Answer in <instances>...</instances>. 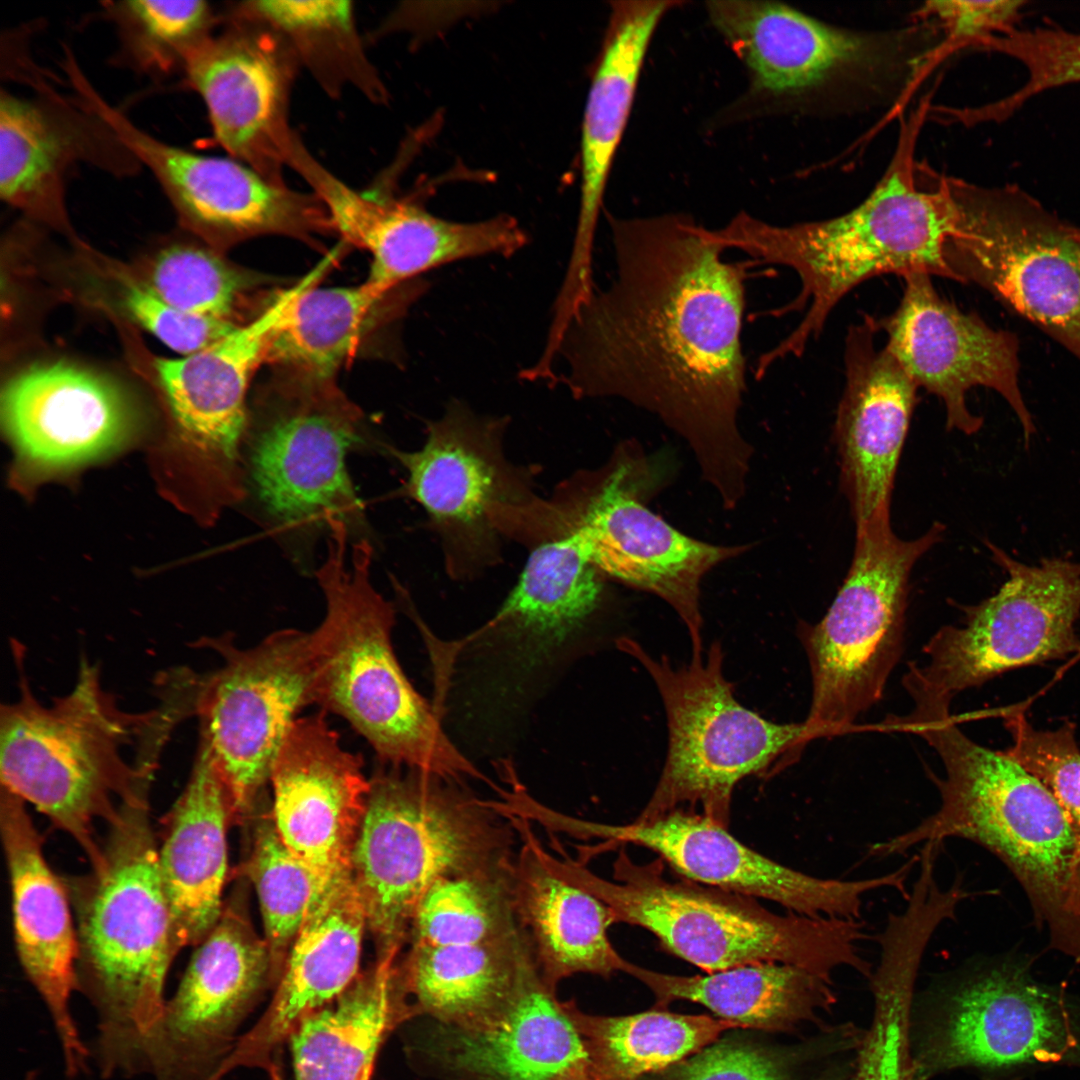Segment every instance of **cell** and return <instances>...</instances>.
Returning <instances> with one entry per match:
<instances>
[{
    "label": "cell",
    "instance_id": "obj_1",
    "mask_svg": "<svg viewBox=\"0 0 1080 1080\" xmlns=\"http://www.w3.org/2000/svg\"><path fill=\"white\" fill-rule=\"evenodd\" d=\"M616 275L594 292L561 348L576 398L617 397L658 416L692 448L726 507L744 497L752 447L741 330L754 262L684 215L609 217Z\"/></svg>",
    "mask_w": 1080,
    "mask_h": 1080
},
{
    "label": "cell",
    "instance_id": "obj_2",
    "mask_svg": "<svg viewBox=\"0 0 1080 1080\" xmlns=\"http://www.w3.org/2000/svg\"><path fill=\"white\" fill-rule=\"evenodd\" d=\"M924 116L918 110L902 121L886 172L864 201L848 212L786 226L741 212L714 230L726 249L741 250L758 264L789 267L799 276L800 292L775 315L801 311L809 303L796 328L758 358L757 379L776 361L801 357L838 302L870 278L925 272L955 281L943 249L957 218V178L915 160Z\"/></svg>",
    "mask_w": 1080,
    "mask_h": 1080
},
{
    "label": "cell",
    "instance_id": "obj_3",
    "mask_svg": "<svg viewBox=\"0 0 1080 1080\" xmlns=\"http://www.w3.org/2000/svg\"><path fill=\"white\" fill-rule=\"evenodd\" d=\"M950 701L920 697L896 718L938 754L944 777L934 776L939 808L909 830L869 847V856L900 855L948 838L986 848L1013 872L1053 948L1080 964V842L1049 790L1004 751L966 736L950 715Z\"/></svg>",
    "mask_w": 1080,
    "mask_h": 1080
},
{
    "label": "cell",
    "instance_id": "obj_4",
    "mask_svg": "<svg viewBox=\"0 0 1080 1080\" xmlns=\"http://www.w3.org/2000/svg\"><path fill=\"white\" fill-rule=\"evenodd\" d=\"M103 860L67 886L76 911L78 992L91 1005V1061L102 1078L143 1074L177 952L148 800L123 803L108 824Z\"/></svg>",
    "mask_w": 1080,
    "mask_h": 1080
},
{
    "label": "cell",
    "instance_id": "obj_5",
    "mask_svg": "<svg viewBox=\"0 0 1080 1080\" xmlns=\"http://www.w3.org/2000/svg\"><path fill=\"white\" fill-rule=\"evenodd\" d=\"M329 530L327 557L316 571L326 613L309 632L315 704L344 718L384 765L492 785L449 740L402 670L391 640L395 608L371 583L372 546L355 543L348 566V527L334 521Z\"/></svg>",
    "mask_w": 1080,
    "mask_h": 1080
},
{
    "label": "cell",
    "instance_id": "obj_6",
    "mask_svg": "<svg viewBox=\"0 0 1080 1080\" xmlns=\"http://www.w3.org/2000/svg\"><path fill=\"white\" fill-rule=\"evenodd\" d=\"M19 698L0 711L1 787L32 804L85 852L91 867L103 859L96 821L119 815L120 803L148 799L155 759L134 765L123 755L133 736L149 730L162 711L122 710L102 687L99 670L82 660L72 690L42 704L24 673L23 648L15 642Z\"/></svg>",
    "mask_w": 1080,
    "mask_h": 1080
},
{
    "label": "cell",
    "instance_id": "obj_7",
    "mask_svg": "<svg viewBox=\"0 0 1080 1080\" xmlns=\"http://www.w3.org/2000/svg\"><path fill=\"white\" fill-rule=\"evenodd\" d=\"M555 848L559 857L537 850L552 873L607 904L617 922L648 930L666 950L707 973L776 962L831 983L840 967L872 974L860 946L870 937L860 919L776 914L749 896L685 878L671 881L662 859L639 864L625 850L614 861L610 881L568 857L559 844Z\"/></svg>",
    "mask_w": 1080,
    "mask_h": 1080
},
{
    "label": "cell",
    "instance_id": "obj_8",
    "mask_svg": "<svg viewBox=\"0 0 1080 1080\" xmlns=\"http://www.w3.org/2000/svg\"><path fill=\"white\" fill-rule=\"evenodd\" d=\"M388 767L370 779L351 855V872L381 956L398 953L431 884L511 861L517 833L463 783Z\"/></svg>",
    "mask_w": 1080,
    "mask_h": 1080
},
{
    "label": "cell",
    "instance_id": "obj_9",
    "mask_svg": "<svg viewBox=\"0 0 1080 1080\" xmlns=\"http://www.w3.org/2000/svg\"><path fill=\"white\" fill-rule=\"evenodd\" d=\"M706 11L750 74L754 91L810 107L877 100L934 62L923 23L887 32L834 26L773 1L712 0Z\"/></svg>",
    "mask_w": 1080,
    "mask_h": 1080
},
{
    "label": "cell",
    "instance_id": "obj_10",
    "mask_svg": "<svg viewBox=\"0 0 1080 1080\" xmlns=\"http://www.w3.org/2000/svg\"><path fill=\"white\" fill-rule=\"evenodd\" d=\"M618 647L637 659L660 692L669 741L662 773L637 821H647L684 805L728 827L734 787L752 775L791 764L811 740L805 722L779 724L741 705L722 671V648L673 667L654 659L637 642Z\"/></svg>",
    "mask_w": 1080,
    "mask_h": 1080
},
{
    "label": "cell",
    "instance_id": "obj_11",
    "mask_svg": "<svg viewBox=\"0 0 1080 1080\" xmlns=\"http://www.w3.org/2000/svg\"><path fill=\"white\" fill-rule=\"evenodd\" d=\"M903 540L891 525L856 529L846 578L825 616L801 626L812 676L810 739L838 735L882 697L904 644L913 566L944 532Z\"/></svg>",
    "mask_w": 1080,
    "mask_h": 1080
},
{
    "label": "cell",
    "instance_id": "obj_12",
    "mask_svg": "<svg viewBox=\"0 0 1080 1080\" xmlns=\"http://www.w3.org/2000/svg\"><path fill=\"white\" fill-rule=\"evenodd\" d=\"M945 242L955 281L975 284L1080 361V226L1016 185L957 181Z\"/></svg>",
    "mask_w": 1080,
    "mask_h": 1080
},
{
    "label": "cell",
    "instance_id": "obj_13",
    "mask_svg": "<svg viewBox=\"0 0 1080 1080\" xmlns=\"http://www.w3.org/2000/svg\"><path fill=\"white\" fill-rule=\"evenodd\" d=\"M506 425L503 417L478 416L453 401L429 423L419 450L387 446L407 472L405 493L439 534L452 576L495 564L504 533L554 521L555 510L533 494L529 471L506 458Z\"/></svg>",
    "mask_w": 1080,
    "mask_h": 1080
},
{
    "label": "cell",
    "instance_id": "obj_14",
    "mask_svg": "<svg viewBox=\"0 0 1080 1080\" xmlns=\"http://www.w3.org/2000/svg\"><path fill=\"white\" fill-rule=\"evenodd\" d=\"M362 413L332 380L291 376L250 410L247 488L280 528L309 533L331 522L364 523L346 468Z\"/></svg>",
    "mask_w": 1080,
    "mask_h": 1080
},
{
    "label": "cell",
    "instance_id": "obj_15",
    "mask_svg": "<svg viewBox=\"0 0 1080 1080\" xmlns=\"http://www.w3.org/2000/svg\"><path fill=\"white\" fill-rule=\"evenodd\" d=\"M222 665L202 677L196 714L231 800L233 817L251 810L269 783L273 763L299 718L315 704L309 632L283 629L241 649L232 634L195 644Z\"/></svg>",
    "mask_w": 1080,
    "mask_h": 1080
},
{
    "label": "cell",
    "instance_id": "obj_16",
    "mask_svg": "<svg viewBox=\"0 0 1080 1080\" xmlns=\"http://www.w3.org/2000/svg\"><path fill=\"white\" fill-rule=\"evenodd\" d=\"M988 547L1007 580L963 608V626L939 629L924 647L928 662L911 663L905 675L936 696L952 700L1006 671L1080 652V563L1053 557L1029 565Z\"/></svg>",
    "mask_w": 1080,
    "mask_h": 1080
},
{
    "label": "cell",
    "instance_id": "obj_17",
    "mask_svg": "<svg viewBox=\"0 0 1080 1080\" xmlns=\"http://www.w3.org/2000/svg\"><path fill=\"white\" fill-rule=\"evenodd\" d=\"M557 828L579 839L645 847L685 879L770 900L788 912L814 918L860 919L864 895L883 888L901 895L908 891L910 869L905 864L866 879L814 877L751 849L708 816L682 808L622 825L562 815Z\"/></svg>",
    "mask_w": 1080,
    "mask_h": 1080
},
{
    "label": "cell",
    "instance_id": "obj_18",
    "mask_svg": "<svg viewBox=\"0 0 1080 1080\" xmlns=\"http://www.w3.org/2000/svg\"><path fill=\"white\" fill-rule=\"evenodd\" d=\"M188 57V86L202 98L215 141L230 157L285 185L283 170L296 136L289 105L299 62L264 22L232 6Z\"/></svg>",
    "mask_w": 1080,
    "mask_h": 1080
},
{
    "label": "cell",
    "instance_id": "obj_19",
    "mask_svg": "<svg viewBox=\"0 0 1080 1080\" xmlns=\"http://www.w3.org/2000/svg\"><path fill=\"white\" fill-rule=\"evenodd\" d=\"M331 267L329 259H321L252 320L204 349L154 361L176 423L198 452L219 504L237 502L247 492V395L254 373L265 363L272 333L292 302L318 285Z\"/></svg>",
    "mask_w": 1080,
    "mask_h": 1080
},
{
    "label": "cell",
    "instance_id": "obj_20",
    "mask_svg": "<svg viewBox=\"0 0 1080 1080\" xmlns=\"http://www.w3.org/2000/svg\"><path fill=\"white\" fill-rule=\"evenodd\" d=\"M276 970L265 940L233 909L198 943L144 1047L153 1080H216L238 1028Z\"/></svg>",
    "mask_w": 1080,
    "mask_h": 1080
},
{
    "label": "cell",
    "instance_id": "obj_21",
    "mask_svg": "<svg viewBox=\"0 0 1080 1080\" xmlns=\"http://www.w3.org/2000/svg\"><path fill=\"white\" fill-rule=\"evenodd\" d=\"M902 278L901 301L893 313L877 319L879 331L917 387L942 400L947 428L967 435L980 430L983 419L969 410L966 395L981 386L1009 404L1025 443L1030 442L1036 428L1020 387L1017 336L942 297L930 274L912 272Z\"/></svg>",
    "mask_w": 1080,
    "mask_h": 1080
},
{
    "label": "cell",
    "instance_id": "obj_22",
    "mask_svg": "<svg viewBox=\"0 0 1080 1080\" xmlns=\"http://www.w3.org/2000/svg\"><path fill=\"white\" fill-rule=\"evenodd\" d=\"M912 1059L913 1080L959 1067L1059 1061L1077 1046L1062 1003L1021 971L998 966L950 979Z\"/></svg>",
    "mask_w": 1080,
    "mask_h": 1080
},
{
    "label": "cell",
    "instance_id": "obj_23",
    "mask_svg": "<svg viewBox=\"0 0 1080 1080\" xmlns=\"http://www.w3.org/2000/svg\"><path fill=\"white\" fill-rule=\"evenodd\" d=\"M641 463L619 455L577 514L566 523L598 571L666 601L702 654L700 585L717 565L751 545L720 546L689 537L644 502Z\"/></svg>",
    "mask_w": 1080,
    "mask_h": 1080
},
{
    "label": "cell",
    "instance_id": "obj_24",
    "mask_svg": "<svg viewBox=\"0 0 1080 1080\" xmlns=\"http://www.w3.org/2000/svg\"><path fill=\"white\" fill-rule=\"evenodd\" d=\"M85 104L150 170L182 221L195 231L219 241H235L264 234L306 238L331 229L314 193L271 182L232 157L197 154L159 140L96 90L86 95Z\"/></svg>",
    "mask_w": 1080,
    "mask_h": 1080
},
{
    "label": "cell",
    "instance_id": "obj_25",
    "mask_svg": "<svg viewBox=\"0 0 1080 1080\" xmlns=\"http://www.w3.org/2000/svg\"><path fill=\"white\" fill-rule=\"evenodd\" d=\"M25 802L1 787L0 828L7 862L14 937L22 969L41 998L60 1047L64 1074L76 1079L91 1051L75 1021L78 939L69 892L45 859Z\"/></svg>",
    "mask_w": 1080,
    "mask_h": 1080
},
{
    "label": "cell",
    "instance_id": "obj_26",
    "mask_svg": "<svg viewBox=\"0 0 1080 1080\" xmlns=\"http://www.w3.org/2000/svg\"><path fill=\"white\" fill-rule=\"evenodd\" d=\"M273 825L322 889L351 869L370 789L362 758L343 748L323 714L299 717L273 763Z\"/></svg>",
    "mask_w": 1080,
    "mask_h": 1080
},
{
    "label": "cell",
    "instance_id": "obj_27",
    "mask_svg": "<svg viewBox=\"0 0 1080 1080\" xmlns=\"http://www.w3.org/2000/svg\"><path fill=\"white\" fill-rule=\"evenodd\" d=\"M877 332V319L868 314L848 328L834 426L840 482L856 529L890 524L895 475L917 404V385L885 346L876 347Z\"/></svg>",
    "mask_w": 1080,
    "mask_h": 1080
},
{
    "label": "cell",
    "instance_id": "obj_28",
    "mask_svg": "<svg viewBox=\"0 0 1080 1080\" xmlns=\"http://www.w3.org/2000/svg\"><path fill=\"white\" fill-rule=\"evenodd\" d=\"M526 963L507 1007L480 1026L433 1021L426 1053L445 1080H598L567 1001Z\"/></svg>",
    "mask_w": 1080,
    "mask_h": 1080
},
{
    "label": "cell",
    "instance_id": "obj_29",
    "mask_svg": "<svg viewBox=\"0 0 1080 1080\" xmlns=\"http://www.w3.org/2000/svg\"><path fill=\"white\" fill-rule=\"evenodd\" d=\"M33 80L39 98L1 91L0 195L35 218L66 226L65 180L76 162L117 174L140 164L97 116Z\"/></svg>",
    "mask_w": 1080,
    "mask_h": 1080
},
{
    "label": "cell",
    "instance_id": "obj_30",
    "mask_svg": "<svg viewBox=\"0 0 1080 1080\" xmlns=\"http://www.w3.org/2000/svg\"><path fill=\"white\" fill-rule=\"evenodd\" d=\"M287 167L301 176L323 204L331 229L371 256L367 280L394 291L420 274L479 257L485 238L474 222L437 217L412 200L360 193L323 166L297 136Z\"/></svg>",
    "mask_w": 1080,
    "mask_h": 1080
},
{
    "label": "cell",
    "instance_id": "obj_31",
    "mask_svg": "<svg viewBox=\"0 0 1080 1080\" xmlns=\"http://www.w3.org/2000/svg\"><path fill=\"white\" fill-rule=\"evenodd\" d=\"M678 1L611 2L607 31L592 75L582 121L581 192L566 277L593 276V244L605 186L633 105L646 52L663 16Z\"/></svg>",
    "mask_w": 1080,
    "mask_h": 1080
},
{
    "label": "cell",
    "instance_id": "obj_32",
    "mask_svg": "<svg viewBox=\"0 0 1080 1080\" xmlns=\"http://www.w3.org/2000/svg\"><path fill=\"white\" fill-rule=\"evenodd\" d=\"M8 430L30 461L63 467L95 458L122 439L129 413L109 380L58 361L32 365L3 392Z\"/></svg>",
    "mask_w": 1080,
    "mask_h": 1080
},
{
    "label": "cell",
    "instance_id": "obj_33",
    "mask_svg": "<svg viewBox=\"0 0 1080 1080\" xmlns=\"http://www.w3.org/2000/svg\"><path fill=\"white\" fill-rule=\"evenodd\" d=\"M367 924L351 869L314 897L287 955L272 1004L256 1029L233 1049L229 1070L259 1058L290 1036L307 1015L329 1004L357 978Z\"/></svg>",
    "mask_w": 1080,
    "mask_h": 1080
},
{
    "label": "cell",
    "instance_id": "obj_34",
    "mask_svg": "<svg viewBox=\"0 0 1080 1080\" xmlns=\"http://www.w3.org/2000/svg\"><path fill=\"white\" fill-rule=\"evenodd\" d=\"M233 817L226 785L200 738L189 780L168 814L158 866L177 954L200 943L222 913L226 826Z\"/></svg>",
    "mask_w": 1080,
    "mask_h": 1080
},
{
    "label": "cell",
    "instance_id": "obj_35",
    "mask_svg": "<svg viewBox=\"0 0 1080 1080\" xmlns=\"http://www.w3.org/2000/svg\"><path fill=\"white\" fill-rule=\"evenodd\" d=\"M522 839L512 863L518 921L530 940L541 978L552 989L587 973L609 978L627 964L608 931L613 910L589 892L552 873L537 854L530 822L506 816Z\"/></svg>",
    "mask_w": 1080,
    "mask_h": 1080
},
{
    "label": "cell",
    "instance_id": "obj_36",
    "mask_svg": "<svg viewBox=\"0 0 1080 1080\" xmlns=\"http://www.w3.org/2000/svg\"><path fill=\"white\" fill-rule=\"evenodd\" d=\"M396 955L380 957L373 970L297 1024L290 1034L296 1080L370 1079L388 1033L419 1016Z\"/></svg>",
    "mask_w": 1080,
    "mask_h": 1080
},
{
    "label": "cell",
    "instance_id": "obj_37",
    "mask_svg": "<svg viewBox=\"0 0 1080 1080\" xmlns=\"http://www.w3.org/2000/svg\"><path fill=\"white\" fill-rule=\"evenodd\" d=\"M625 973L642 982L657 1008L674 1001L701 1004L744 1029L784 1031L813 1019L834 1001L831 982L796 966L760 962L705 975H673L627 962Z\"/></svg>",
    "mask_w": 1080,
    "mask_h": 1080
},
{
    "label": "cell",
    "instance_id": "obj_38",
    "mask_svg": "<svg viewBox=\"0 0 1080 1080\" xmlns=\"http://www.w3.org/2000/svg\"><path fill=\"white\" fill-rule=\"evenodd\" d=\"M532 956L522 928L509 938L488 943L411 945L400 970L419 1015L471 1028L487 1023L507 1007Z\"/></svg>",
    "mask_w": 1080,
    "mask_h": 1080
},
{
    "label": "cell",
    "instance_id": "obj_39",
    "mask_svg": "<svg viewBox=\"0 0 1080 1080\" xmlns=\"http://www.w3.org/2000/svg\"><path fill=\"white\" fill-rule=\"evenodd\" d=\"M598 570L570 527L531 552L519 580L481 632L501 629L539 650L559 645L601 602Z\"/></svg>",
    "mask_w": 1080,
    "mask_h": 1080
},
{
    "label": "cell",
    "instance_id": "obj_40",
    "mask_svg": "<svg viewBox=\"0 0 1080 1080\" xmlns=\"http://www.w3.org/2000/svg\"><path fill=\"white\" fill-rule=\"evenodd\" d=\"M567 1008L581 1034L598 1080H642L681 1062L719 1040L736 1022L708 1015H686L661 1008L602 1016Z\"/></svg>",
    "mask_w": 1080,
    "mask_h": 1080
},
{
    "label": "cell",
    "instance_id": "obj_41",
    "mask_svg": "<svg viewBox=\"0 0 1080 1080\" xmlns=\"http://www.w3.org/2000/svg\"><path fill=\"white\" fill-rule=\"evenodd\" d=\"M274 29L331 97L357 89L375 104L388 94L369 60L350 1H244L231 5Z\"/></svg>",
    "mask_w": 1080,
    "mask_h": 1080
},
{
    "label": "cell",
    "instance_id": "obj_42",
    "mask_svg": "<svg viewBox=\"0 0 1080 1080\" xmlns=\"http://www.w3.org/2000/svg\"><path fill=\"white\" fill-rule=\"evenodd\" d=\"M392 292L367 279L350 287L306 289L275 327L265 363L294 376L332 380L357 350L374 309Z\"/></svg>",
    "mask_w": 1080,
    "mask_h": 1080
},
{
    "label": "cell",
    "instance_id": "obj_43",
    "mask_svg": "<svg viewBox=\"0 0 1080 1080\" xmlns=\"http://www.w3.org/2000/svg\"><path fill=\"white\" fill-rule=\"evenodd\" d=\"M877 940L880 958L869 978L874 1012L849 1080H913L910 1012L930 937L915 925L894 923L885 927Z\"/></svg>",
    "mask_w": 1080,
    "mask_h": 1080
},
{
    "label": "cell",
    "instance_id": "obj_44",
    "mask_svg": "<svg viewBox=\"0 0 1080 1080\" xmlns=\"http://www.w3.org/2000/svg\"><path fill=\"white\" fill-rule=\"evenodd\" d=\"M513 859L488 869L442 877L431 884L410 923L411 945L480 944L520 932Z\"/></svg>",
    "mask_w": 1080,
    "mask_h": 1080
},
{
    "label": "cell",
    "instance_id": "obj_45",
    "mask_svg": "<svg viewBox=\"0 0 1080 1080\" xmlns=\"http://www.w3.org/2000/svg\"><path fill=\"white\" fill-rule=\"evenodd\" d=\"M106 9L131 64L151 75L183 70L190 54L221 22V15L203 0H130Z\"/></svg>",
    "mask_w": 1080,
    "mask_h": 1080
},
{
    "label": "cell",
    "instance_id": "obj_46",
    "mask_svg": "<svg viewBox=\"0 0 1080 1080\" xmlns=\"http://www.w3.org/2000/svg\"><path fill=\"white\" fill-rule=\"evenodd\" d=\"M258 827L250 862L273 965L285 964L310 905L321 888L280 839L272 820Z\"/></svg>",
    "mask_w": 1080,
    "mask_h": 1080
},
{
    "label": "cell",
    "instance_id": "obj_47",
    "mask_svg": "<svg viewBox=\"0 0 1080 1080\" xmlns=\"http://www.w3.org/2000/svg\"><path fill=\"white\" fill-rule=\"evenodd\" d=\"M253 282L247 272L215 253L177 244L154 257L144 284L179 309L233 321L237 305Z\"/></svg>",
    "mask_w": 1080,
    "mask_h": 1080
},
{
    "label": "cell",
    "instance_id": "obj_48",
    "mask_svg": "<svg viewBox=\"0 0 1080 1080\" xmlns=\"http://www.w3.org/2000/svg\"><path fill=\"white\" fill-rule=\"evenodd\" d=\"M1004 723L1013 740L1004 752L1049 790L1080 842V749L1074 724L1038 730L1017 707L1008 709Z\"/></svg>",
    "mask_w": 1080,
    "mask_h": 1080
},
{
    "label": "cell",
    "instance_id": "obj_49",
    "mask_svg": "<svg viewBox=\"0 0 1080 1080\" xmlns=\"http://www.w3.org/2000/svg\"><path fill=\"white\" fill-rule=\"evenodd\" d=\"M642 1080H824L799 1073L793 1054L759 1043L719 1039Z\"/></svg>",
    "mask_w": 1080,
    "mask_h": 1080
},
{
    "label": "cell",
    "instance_id": "obj_50",
    "mask_svg": "<svg viewBox=\"0 0 1080 1080\" xmlns=\"http://www.w3.org/2000/svg\"><path fill=\"white\" fill-rule=\"evenodd\" d=\"M1026 1H928L916 12L920 22L941 35V56L964 48H982L995 37L1016 29Z\"/></svg>",
    "mask_w": 1080,
    "mask_h": 1080
},
{
    "label": "cell",
    "instance_id": "obj_51",
    "mask_svg": "<svg viewBox=\"0 0 1080 1080\" xmlns=\"http://www.w3.org/2000/svg\"><path fill=\"white\" fill-rule=\"evenodd\" d=\"M122 280L123 304L132 318L182 356L204 349L238 325L184 311L159 298L144 282L130 277Z\"/></svg>",
    "mask_w": 1080,
    "mask_h": 1080
},
{
    "label": "cell",
    "instance_id": "obj_52",
    "mask_svg": "<svg viewBox=\"0 0 1080 1080\" xmlns=\"http://www.w3.org/2000/svg\"><path fill=\"white\" fill-rule=\"evenodd\" d=\"M37 1079H38V1072L36 1070H34V1069H30L29 1071H27L25 1073V1075H24V1078H23V1080H37Z\"/></svg>",
    "mask_w": 1080,
    "mask_h": 1080
}]
</instances>
